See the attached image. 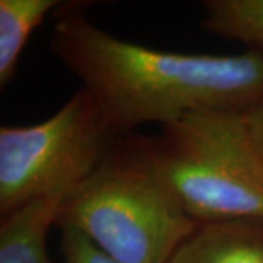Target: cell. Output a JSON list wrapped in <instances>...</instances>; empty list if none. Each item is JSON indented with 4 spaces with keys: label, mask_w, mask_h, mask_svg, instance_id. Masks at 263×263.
<instances>
[{
    "label": "cell",
    "mask_w": 263,
    "mask_h": 263,
    "mask_svg": "<svg viewBox=\"0 0 263 263\" xmlns=\"http://www.w3.org/2000/svg\"><path fill=\"white\" fill-rule=\"evenodd\" d=\"M51 51L92 97L113 135L161 127L199 108L246 110L263 97V54L177 53L98 28L76 6H59Z\"/></svg>",
    "instance_id": "1"
},
{
    "label": "cell",
    "mask_w": 263,
    "mask_h": 263,
    "mask_svg": "<svg viewBox=\"0 0 263 263\" xmlns=\"http://www.w3.org/2000/svg\"><path fill=\"white\" fill-rule=\"evenodd\" d=\"M148 142L161 176L199 224L263 219V158L243 110L199 108Z\"/></svg>",
    "instance_id": "3"
},
{
    "label": "cell",
    "mask_w": 263,
    "mask_h": 263,
    "mask_svg": "<svg viewBox=\"0 0 263 263\" xmlns=\"http://www.w3.org/2000/svg\"><path fill=\"white\" fill-rule=\"evenodd\" d=\"M167 263H263V219L200 222Z\"/></svg>",
    "instance_id": "5"
},
{
    "label": "cell",
    "mask_w": 263,
    "mask_h": 263,
    "mask_svg": "<svg viewBox=\"0 0 263 263\" xmlns=\"http://www.w3.org/2000/svg\"><path fill=\"white\" fill-rule=\"evenodd\" d=\"M62 230V263H124L95 245L75 228Z\"/></svg>",
    "instance_id": "9"
},
{
    "label": "cell",
    "mask_w": 263,
    "mask_h": 263,
    "mask_svg": "<svg viewBox=\"0 0 263 263\" xmlns=\"http://www.w3.org/2000/svg\"><path fill=\"white\" fill-rule=\"evenodd\" d=\"M62 5L57 0H0V86L15 78L18 62L32 32L50 12Z\"/></svg>",
    "instance_id": "7"
},
{
    "label": "cell",
    "mask_w": 263,
    "mask_h": 263,
    "mask_svg": "<svg viewBox=\"0 0 263 263\" xmlns=\"http://www.w3.org/2000/svg\"><path fill=\"white\" fill-rule=\"evenodd\" d=\"M56 226L75 228L124 263H167L199 226L161 176L146 138L114 142L63 200Z\"/></svg>",
    "instance_id": "2"
},
{
    "label": "cell",
    "mask_w": 263,
    "mask_h": 263,
    "mask_svg": "<svg viewBox=\"0 0 263 263\" xmlns=\"http://www.w3.org/2000/svg\"><path fill=\"white\" fill-rule=\"evenodd\" d=\"M202 27L263 54V0H205Z\"/></svg>",
    "instance_id": "8"
},
{
    "label": "cell",
    "mask_w": 263,
    "mask_h": 263,
    "mask_svg": "<svg viewBox=\"0 0 263 263\" xmlns=\"http://www.w3.org/2000/svg\"><path fill=\"white\" fill-rule=\"evenodd\" d=\"M243 113H245L246 126L250 133V138L257 152L263 158V97L253 105L243 110Z\"/></svg>",
    "instance_id": "10"
},
{
    "label": "cell",
    "mask_w": 263,
    "mask_h": 263,
    "mask_svg": "<svg viewBox=\"0 0 263 263\" xmlns=\"http://www.w3.org/2000/svg\"><path fill=\"white\" fill-rule=\"evenodd\" d=\"M92 97L79 88L56 113L0 127V215L41 197H67L111 149Z\"/></svg>",
    "instance_id": "4"
},
{
    "label": "cell",
    "mask_w": 263,
    "mask_h": 263,
    "mask_svg": "<svg viewBox=\"0 0 263 263\" xmlns=\"http://www.w3.org/2000/svg\"><path fill=\"white\" fill-rule=\"evenodd\" d=\"M63 200L60 196L41 197L2 216L0 263H50L47 234L56 226Z\"/></svg>",
    "instance_id": "6"
}]
</instances>
